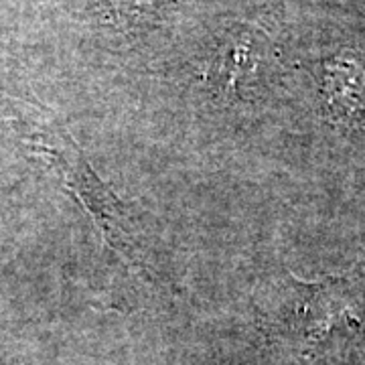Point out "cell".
Instances as JSON below:
<instances>
[{
	"label": "cell",
	"mask_w": 365,
	"mask_h": 365,
	"mask_svg": "<svg viewBox=\"0 0 365 365\" xmlns=\"http://www.w3.org/2000/svg\"><path fill=\"white\" fill-rule=\"evenodd\" d=\"M266 59V35L252 23L225 31L211 53L205 83L222 100H237L252 90L262 61Z\"/></svg>",
	"instance_id": "cell-1"
},
{
	"label": "cell",
	"mask_w": 365,
	"mask_h": 365,
	"mask_svg": "<svg viewBox=\"0 0 365 365\" xmlns=\"http://www.w3.org/2000/svg\"><path fill=\"white\" fill-rule=\"evenodd\" d=\"M321 96L327 118L345 130L365 132V67L333 59L323 69Z\"/></svg>",
	"instance_id": "cell-2"
},
{
	"label": "cell",
	"mask_w": 365,
	"mask_h": 365,
	"mask_svg": "<svg viewBox=\"0 0 365 365\" xmlns=\"http://www.w3.org/2000/svg\"><path fill=\"white\" fill-rule=\"evenodd\" d=\"M179 0H104L110 21L124 26H143L157 23Z\"/></svg>",
	"instance_id": "cell-3"
}]
</instances>
